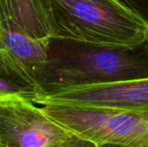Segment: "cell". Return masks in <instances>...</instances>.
<instances>
[{"instance_id":"cell-1","label":"cell","mask_w":148,"mask_h":147,"mask_svg":"<svg viewBox=\"0 0 148 147\" xmlns=\"http://www.w3.org/2000/svg\"><path fill=\"white\" fill-rule=\"evenodd\" d=\"M140 79H148V36L136 44L52 37L36 82L37 96L69 88Z\"/></svg>"},{"instance_id":"cell-11","label":"cell","mask_w":148,"mask_h":147,"mask_svg":"<svg viewBox=\"0 0 148 147\" xmlns=\"http://www.w3.org/2000/svg\"><path fill=\"white\" fill-rule=\"evenodd\" d=\"M119 1H121V0H119ZM121 3H122V2H121ZM126 6H127V5H126Z\"/></svg>"},{"instance_id":"cell-8","label":"cell","mask_w":148,"mask_h":147,"mask_svg":"<svg viewBox=\"0 0 148 147\" xmlns=\"http://www.w3.org/2000/svg\"><path fill=\"white\" fill-rule=\"evenodd\" d=\"M129 9L148 22V0H121Z\"/></svg>"},{"instance_id":"cell-10","label":"cell","mask_w":148,"mask_h":147,"mask_svg":"<svg viewBox=\"0 0 148 147\" xmlns=\"http://www.w3.org/2000/svg\"><path fill=\"white\" fill-rule=\"evenodd\" d=\"M98 147H132L122 146V145H117V144H100L98 145Z\"/></svg>"},{"instance_id":"cell-3","label":"cell","mask_w":148,"mask_h":147,"mask_svg":"<svg viewBox=\"0 0 148 147\" xmlns=\"http://www.w3.org/2000/svg\"><path fill=\"white\" fill-rule=\"evenodd\" d=\"M56 36L49 0H0V47L36 82Z\"/></svg>"},{"instance_id":"cell-9","label":"cell","mask_w":148,"mask_h":147,"mask_svg":"<svg viewBox=\"0 0 148 147\" xmlns=\"http://www.w3.org/2000/svg\"><path fill=\"white\" fill-rule=\"evenodd\" d=\"M59 147H98V145L78 136L73 135L69 141Z\"/></svg>"},{"instance_id":"cell-5","label":"cell","mask_w":148,"mask_h":147,"mask_svg":"<svg viewBox=\"0 0 148 147\" xmlns=\"http://www.w3.org/2000/svg\"><path fill=\"white\" fill-rule=\"evenodd\" d=\"M73 135L34 102L0 99V147H59Z\"/></svg>"},{"instance_id":"cell-4","label":"cell","mask_w":148,"mask_h":147,"mask_svg":"<svg viewBox=\"0 0 148 147\" xmlns=\"http://www.w3.org/2000/svg\"><path fill=\"white\" fill-rule=\"evenodd\" d=\"M42 111L70 133L100 144L148 147V114L118 109L48 104Z\"/></svg>"},{"instance_id":"cell-2","label":"cell","mask_w":148,"mask_h":147,"mask_svg":"<svg viewBox=\"0 0 148 147\" xmlns=\"http://www.w3.org/2000/svg\"><path fill=\"white\" fill-rule=\"evenodd\" d=\"M56 36L78 41L136 44L148 22L119 0H49Z\"/></svg>"},{"instance_id":"cell-7","label":"cell","mask_w":148,"mask_h":147,"mask_svg":"<svg viewBox=\"0 0 148 147\" xmlns=\"http://www.w3.org/2000/svg\"><path fill=\"white\" fill-rule=\"evenodd\" d=\"M37 94L38 89L35 81L0 47V99L21 98L34 102Z\"/></svg>"},{"instance_id":"cell-6","label":"cell","mask_w":148,"mask_h":147,"mask_svg":"<svg viewBox=\"0 0 148 147\" xmlns=\"http://www.w3.org/2000/svg\"><path fill=\"white\" fill-rule=\"evenodd\" d=\"M34 103L111 108L148 114V79L64 88L38 95Z\"/></svg>"}]
</instances>
